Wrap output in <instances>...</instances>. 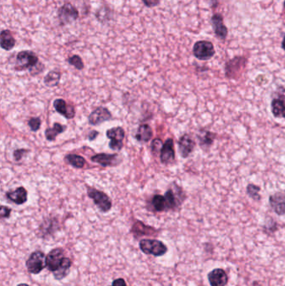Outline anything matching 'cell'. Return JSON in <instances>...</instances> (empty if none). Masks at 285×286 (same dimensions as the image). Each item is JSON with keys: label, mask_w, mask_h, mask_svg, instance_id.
I'll use <instances>...</instances> for the list:
<instances>
[{"label": "cell", "mask_w": 285, "mask_h": 286, "mask_svg": "<svg viewBox=\"0 0 285 286\" xmlns=\"http://www.w3.org/2000/svg\"><path fill=\"white\" fill-rule=\"evenodd\" d=\"M66 126H63V125L56 122V123L54 124L53 127L45 130V138L49 142H53L56 139L58 135L63 133L64 131H66Z\"/></svg>", "instance_id": "cell-25"}, {"label": "cell", "mask_w": 285, "mask_h": 286, "mask_svg": "<svg viewBox=\"0 0 285 286\" xmlns=\"http://www.w3.org/2000/svg\"><path fill=\"white\" fill-rule=\"evenodd\" d=\"M271 111L275 118L285 120V103L282 100H280L279 98H272Z\"/></svg>", "instance_id": "cell-22"}, {"label": "cell", "mask_w": 285, "mask_h": 286, "mask_svg": "<svg viewBox=\"0 0 285 286\" xmlns=\"http://www.w3.org/2000/svg\"><path fill=\"white\" fill-rule=\"evenodd\" d=\"M111 118H112V116L110 110H108L107 108L100 106V107L96 108L90 114L88 121L92 126H98L103 122L110 121Z\"/></svg>", "instance_id": "cell-13"}, {"label": "cell", "mask_w": 285, "mask_h": 286, "mask_svg": "<svg viewBox=\"0 0 285 286\" xmlns=\"http://www.w3.org/2000/svg\"><path fill=\"white\" fill-rule=\"evenodd\" d=\"M160 160L163 164H170L175 161L174 142L172 138H168L163 144L162 151L160 152Z\"/></svg>", "instance_id": "cell-14"}, {"label": "cell", "mask_w": 285, "mask_h": 286, "mask_svg": "<svg viewBox=\"0 0 285 286\" xmlns=\"http://www.w3.org/2000/svg\"><path fill=\"white\" fill-rule=\"evenodd\" d=\"M10 207H6V206H2L1 207V211H0V214H1V218H8L11 214Z\"/></svg>", "instance_id": "cell-34"}, {"label": "cell", "mask_w": 285, "mask_h": 286, "mask_svg": "<svg viewBox=\"0 0 285 286\" xmlns=\"http://www.w3.org/2000/svg\"><path fill=\"white\" fill-rule=\"evenodd\" d=\"M65 162L72 166L73 168L81 169L83 168L87 163V161L83 157L76 154H68L65 157Z\"/></svg>", "instance_id": "cell-26"}, {"label": "cell", "mask_w": 285, "mask_h": 286, "mask_svg": "<svg viewBox=\"0 0 285 286\" xmlns=\"http://www.w3.org/2000/svg\"><path fill=\"white\" fill-rule=\"evenodd\" d=\"M53 105L55 110L66 119H73L76 116V110L73 105H69L63 99H56Z\"/></svg>", "instance_id": "cell-18"}, {"label": "cell", "mask_w": 285, "mask_h": 286, "mask_svg": "<svg viewBox=\"0 0 285 286\" xmlns=\"http://www.w3.org/2000/svg\"><path fill=\"white\" fill-rule=\"evenodd\" d=\"M16 45L15 38L10 30L3 29L0 34V45L3 50L10 51Z\"/></svg>", "instance_id": "cell-21"}, {"label": "cell", "mask_w": 285, "mask_h": 286, "mask_svg": "<svg viewBox=\"0 0 285 286\" xmlns=\"http://www.w3.org/2000/svg\"><path fill=\"white\" fill-rule=\"evenodd\" d=\"M211 286H226L228 282V276L222 269H214L207 275Z\"/></svg>", "instance_id": "cell-16"}, {"label": "cell", "mask_w": 285, "mask_h": 286, "mask_svg": "<svg viewBox=\"0 0 285 286\" xmlns=\"http://www.w3.org/2000/svg\"><path fill=\"white\" fill-rule=\"evenodd\" d=\"M151 205L155 212H167L168 204L164 195L156 194L152 197Z\"/></svg>", "instance_id": "cell-24"}, {"label": "cell", "mask_w": 285, "mask_h": 286, "mask_svg": "<svg viewBox=\"0 0 285 286\" xmlns=\"http://www.w3.org/2000/svg\"><path fill=\"white\" fill-rule=\"evenodd\" d=\"M125 131L122 127H114L106 131V137L110 140L109 147L115 151H120L123 148V140L125 138Z\"/></svg>", "instance_id": "cell-9"}, {"label": "cell", "mask_w": 285, "mask_h": 286, "mask_svg": "<svg viewBox=\"0 0 285 286\" xmlns=\"http://www.w3.org/2000/svg\"><path fill=\"white\" fill-rule=\"evenodd\" d=\"M139 247L145 255H153L156 257L163 256L168 251L167 245L157 239H142L139 242Z\"/></svg>", "instance_id": "cell-4"}, {"label": "cell", "mask_w": 285, "mask_h": 286, "mask_svg": "<svg viewBox=\"0 0 285 286\" xmlns=\"http://www.w3.org/2000/svg\"><path fill=\"white\" fill-rule=\"evenodd\" d=\"M196 147V142L191 135L184 134L178 140V149L181 157L188 158L191 155Z\"/></svg>", "instance_id": "cell-12"}, {"label": "cell", "mask_w": 285, "mask_h": 286, "mask_svg": "<svg viewBox=\"0 0 285 286\" xmlns=\"http://www.w3.org/2000/svg\"><path fill=\"white\" fill-rule=\"evenodd\" d=\"M46 268L54 274L57 281H61L68 276L71 270L72 261L66 257L65 251L61 248H56L51 250L46 256Z\"/></svg>", "instance_id": "cell-1"}, {"label": "cell", "mask_w": 285, "mask_h": 286, "mask_svg": "<svg viewBox=\"0 0 285 286\" xmlns=\"http://www.w3.org/2000/svg\"><path fill=\"white\" fill-rule=\"evenodd\" d=\"M272 98H279L285 103V86H280L277 87V89L273 92Z\"/></svg>", "instance_id": "cell-31"}, {"label": "cell", "mask_w": 285, "mask_h": 286, "mask_svg": "<svg viewBox=\"0 0 285 286\" xmlns=\"http://www.w3.org/2000/svg\"><path fill=\"white\" fill-rule=\"evenodd\" d=\"M28 152H29V151L27 149L15 150L13 153V158H14L15 161H20Z\"/></svg>", "instance_id": "cell-33"}, {"label": "cell", "mask_w": 285, "mask_h": 286, "mask_svg": "<svg viewBox=\"0 0 285 286\" xmlns=\"http://www.w3.org/2000/svg\"><path fill=\"white\" fill-rule=\"evenodd\" d=\"M46 256L45 253L42 251H34L29 255V259L27 260L25 265L29 273L33 275H38L44 269L46 268Z\"/></svg>", "instance_id": "cell-7"}, {"label": "cell", "mask_w": 285, "mask_h": 286, "mask_svg": "<svg viewBox=\"0 0 285 286\" xmlns=\"http://www.w3.org/2000/svg\"><path fill=\"white\" fill-rule=\"evenodd\" d=\"M92 162L98 163L102 167H114L119 165L120 159L117 154H107V153H99L93 156L92 158Z\"/></svg>", "instance_id": "cell-15"}, {"label": "cell", "mask_w": 285, "mask_h": 286, "mask_svg": "<svg viewBox=\"0 0 285 286\" xmlns=\"http://www.w3.org/2000/svg\"><path fill=\"white\" fill-rule=\"evenodd\" d=\"M112 286H127L126 281L122 278L116 279L112 282Z\"/></svg>", "instance_id": "cell-36"}, {"label": "cell", "mask_w": 285, "mask_h": 286, "mask_svg": "<svg viewBox=\"0 0 285 286\" xmlns=\"http://www.w3.org/2000/svg\"><path fill=\"white\" fill-rule=\"evenodd\" d=\"M211 24L215 34L220 40H225L228 35V29L223 24V18L221 14H214L211 18Z\"/></svg>", "instance_id": "cell-19"}, {"label": "cell", "mask_w": 285, "mask_h": 286, "mask_svg": "<svg viewBox=\"0 0 285 286\" xmlns=\"http://www.w3.org/2000/svg\"><path fill=\"white\" fill-rule=\"evenodd\" d=\"M87 193L90 198L93 200V202L96 205L99 211H101L102 213H106L110 210V208L112 207V202L110 197H108L105 192L95 189L89 188Z\"/></svg>", "instance_id": "cell-6"}, {"label": "cell", "mask_w": 285, "mask_h": 286, "mask_svg": "<svg viewBox=\"0 0 285 286\" xmlns=\"http://www.w3.org/2000/svg\"><path fill=\"white\" fill-rule=\"evenodd\" d=\"M67 61H68V63L71 66H74L75 68L77 69L79 71H81V70L84 69V62L82 61L81 56H79L78 55H72L71 57H69Z\"/></svg>", "instance_id": "cell-29"}, {"label": "cell", "mask_w": 285, "mask_h": 286, "mask_svg": "<svg viewBox=\"0 0 285 286\" xmlns=\"http://www.w3.org/2000/svg\"><path fill=\"white\" fill-rule=\"evenodd\" d=\"M282 48L283 50H285V37H284V40H283L282 41Z\"/></svg>", "instance_id": "cell-38"}, {"label": "cell", "mask_w": 285, "mask_h": 286, "mask_svg": "<svg viewBox=\"0 0 285 286\" xmlns=\"http://www.w3.org/2000/svg\"><path fill=\"white\" fill-rule=\"evenodd\" d=\"M248 60L243 56H236L225 64L224 74L226 78L237 80L242 76L244 69L246 68Z\"/></svg>", "instance_id": "cell-3"}, {"label": "cell", "mask_w": 285, "mask_h": 286, "mask_svg": "<svg viewBox=\"0 0 285 286\" xmlns=\"http://www.w3.org/2000/svg\"><path fill=\"white\" fill-rule=\"evenodd\" d=\"M269 203L277 215L285 216V191H280L270 195Z\"/></svg>", "instance_id": "cell-11"}, {"label": "cell", "mask_w": 285, "mask_h": 286, "mask_svg": "<svg viewBox=\"0 0 285 286\" xmlns=\"http://www.w3.org/2000/svg\"><path fill=\"white\" fill-rule=\"evenodd\" d=\"M61 79V73L57 71H50L45 76L44 83L48 87H57Z\"/></svg>", "instance_id": "cell-27"}, {"label": "cell", "mask_w": 285, "mask_h": 286, "mask_svg": "<svg viewBox=\"0 0 285 286\" xmlns=\"http://www.w3.org/2000/svg\"><path fill=\"white\" fill-rule=\"evenodd\" d=\"M284 6H285V3H284Z\"/></svg>", "instance_id": "cell-40"}, {"label": "cell", "mask_w": 285, "mask_h": 286, "mask_svg": "<svg viewBox=\"0 0 285 286\" xmlns=\"http://www.w3.org/2000/svg\"><path fill=\"white\" fill-rule=\"evenodd\" d=\"M28 125H29V128L32 131H38L41 126V120L39 117H32L29 119L28 121Z\"/></svg>", "instance_id": "cell-30"}, {"label": "cell", "mask_w": 285, "mask_h": 286, "mask_svg": "<svg viewBox=\"0 0 285 286\" xmlns=\"http://www.w3.org/2000/svg\"><path fill=\"white\" fill-rule=\"evenodd\" d=\"M6 197L17 205L24 204L28 201V192L24 187H18L14 190L6 192Z\"/></svg>", "instance_id": "cell-17"}, {"label": "cell", "mask_w": 285, "mask_h": 286, "mask_svg": "<svg viewBox=\"0 0 285 286\" xmlns=\"http://www.w3.org/2000/svg\"><path fill=\"white\" fill-rule=\"evenodd\" d=\"M131 232L133 233V235L136 238L157 235V230L156 228H152L151 226L145 225L141 221H136V223H134L131 228Z\"/></svg>", "instance_id": "cell-20"}, {"label": "cell", "mask_w": 285, "mask_h": 286, "mask_svg": "<svg viewBox=\"0 0 285 286\" xmlns=\"http://www.w3.org/2000/svg\"><path fill=\"white\" fill-rule=\"evenodd\" d=\"M162 147H163V144H162V140L159 139V138H156V139L153 140L152 145H151L152 152H154L155 154L161 152Z\"/></svg>", "instance_id": "cell-32"}, {"label": "cell", "mask_w": 285, "mask_h": 286, "mask_svg": "<svg viewBox=\"0 0 285 286\" xmlns=\"http://www.w3.org/2000/svg\"><path fill=\"white\" fill-rule=\"evenodd\" d=\"M58 19L61 26H66L76 21L80 17L79 10L71 3H65L58 8Z\"/></svg>", "instance_id": "cell-5"}, {"label": "cell", "mask_w": 285, "mask_h": 286, "mask_svg": "<svg viewBox=\"0 0 285 286\" xmlns=\"http://www.w3.org/2000/svg\"><path fill=\"white\" fill-rule=\"evenodd\" d=\"M161 0H142L145 6L147 8H153L159 5Z\"/></svg>", "instance_id": "cell-35"}, {"label": "cell", "mask_w": 285, "mask_h": 286, "mask_svg": "<svg viewBox=\"0 0 285 286\" xmlns=\"http://www.w3.org/2000/svg\"><path fill=\"white\" fill-rule=\"evenodd\" d=\"M99 135V132L96 131H92L89 135H88V138H89L90 141H93V140L96 138L97 136Z\"/></svg>", "instance_id": "cell-37"}, {"label": "cell", "mask_w": 285, "mask_h": 286, "mask_svg": "<svg viewBox=\"0 0 285 286\" xmlns=\"http://www.w3.org/2000/svg\"><path fill=\"white\" fill-rule=\"evenodd\" d=\"M261 188L259 185L254 184H249L246 188V193L250 198L254 201H260L261 200Z\"/></svg>", "instance_id": "cell-28"}, {"label": "cell", "mask_w": 285, "mask_h": 286, "mask_svg": "<svg viewBox=\"0 0 285 286\" xmlns=\"http://www.w3.org/2000/svg\"><path fill=\"white\" fill-rule=\"evenodd\" d=\"M29 286V285H27V284H18V286Z\"/></svg>", "instance_id": "cell-39"}, {"label": "cell", "mask_w": 285, "mask_h": 286, "mask_svg": "<svg viewBox=\"0 0 285 286\" xmlns=\"http://www.w3.org/2000/svg\"><path fill=\"white\" fill-rule=\"evenodd\" d=\"M153 136V131L148 124H143L139 126L136 134V139L140 142H149Z\"/></svg>", "instance_id": "cell-23"}, {"label": "cell", "mask_w": 285, "mask_h": 286, "mask_svg": "<svg viewBox=\"0 0 285 286\" xmlns=\"http://www.w3.org/2000/svg\"><path fill=\"white\" fill-rule=\"evenodd\" d=\"M217 138V133L207 129H200L196 133V140L199 147L203 151H208L212 147L215 140Z\"/></svg>", "instance_id": "cell-10"}, {"label": "cell", "mask_w": 285, "mask_h": 286, "mask_svg": "<svg viewBox=\"0 0 285 286\" xmlns=\"http://www.w3.org/2000/svg\"><path fill=\"white\" fill-rule=\"evenodd\" d=\"M45 66L39 63V58L35 53L30 50H22L16 55L14 69L17 71L29 70L32 75H37L44 71Z\"/></svg>", "instance_id": "cell-2"}, {"label": "cell", "mask_w": 285, "mask_h": 286, "mask_svg": "<svg viewBox=\"0 0 285 286\" xmlns=\"http://www.w3.org/2000/svg\"><path fill=\"white\" fill-rule=\"evenodd\" d=\"M192 52L194 56L199 61H209L214 56V46L210 41L200 40L195 43Z\"/></svg>", "instance_id": "cell-8"}]
</instances>
